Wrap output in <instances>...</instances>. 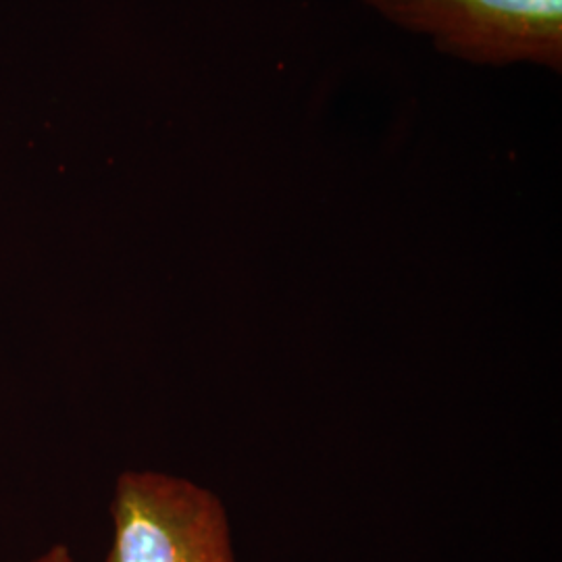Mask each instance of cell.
I'll use <instances>...</instances> for the list:
<instances>
[{"label": "cell", "instance_id": "cell-1", "mask_svg": "<svg viewBox=\"0 0 562 562\" xmlns=\"http://www.w3.org/2000/svg\"><path fill=\"white\" fill-rule=\"evenodd\" d=\"M440 55L475 67L562 71V0H359Z\"/></svg>", "mask_w": 562, "mask_h": 562}, {"label": "cell", "instance_id": "cell-2", "mask_svg": "<svg viewBox=\"0 0 562 562\" xmlns=\"http://www.w3.org/2000/svg\"><path fill=\"white\" fill-rule=\"evenodd\" d=\"M104 562H238L222 501L161 471H123L111 503Z\"/></svg>", "mask_w": 562, "mask_h": 562}, {"label": "cell", "instance_id": "cell-3", "mask_svg": "<svg viewBox=\"0 0 562 562\" xmlns=\"http://www.w3.org/2000/svg\"><path fill=\"white\" fill-rule=\"evenodd\" d=\"M27 562H76L74 561V554H71V550L67 548V546H63V543H55V546H50L48 550H44L41 557H36V559H32V561Z\"/></svg>", "mask_w": 562, "mask_h": 562}]
</instances>
